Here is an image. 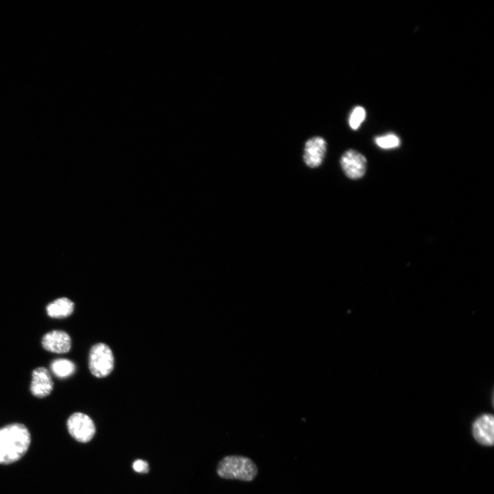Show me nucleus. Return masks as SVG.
Returning a JSON list of instances; mask_svg holds the SVG:
<instances>
[{
    "mask_svg": "<svg viewBox=\"0 0 494 494\" xmlns=\"http://www.w3.org/2000/svg\"><path fill=\"white\" fill-rule=\"evenodd\" d=\"M41 344L43 347L49 352L65 353L71 349V339L64 331L52 330L43 336Z\"/></svg>",
    "mask_w": 494,
    "mask_h": 494,
    "instance_id": "8",
    "label": "nucleus"
},
{
    "mask_svg": "<svg viewBox=\"0 0 494 494\" xmlns=\"http://www.w3.org/2000/svg\"><path fill=\"white\" fill-rule=\"evenodd\" d=\"M366 110L357 106L353 108L349 117V125L354 130H357L366 118Z\"/></svg>",
    "mask_w": 494,
    "mask_h": 494,
    "instance_id": "13",
    "label": "nucleus"
},
{
    "mask_svg": "<svg viewBox=\"0 0 494 494\" xmlns=\"http://www.w3.org/2000/svg\"><path fill=\"white\" fill-rule=\"evenodd\" d=\"M327 150V143L324 138L316 136L309 139L304 147L303 160L311 168L321 165Z\"/></svg>",
    "mask_w": 494,
    "mask_h": 494,
    "instance_id": "7",
    "label": "nucleus"
},
{
    "mask_svg": "<svg viewBox=\"0 0 494 494\" xmlns=\"http://www.w3.org/2000/svg\"><path fill=\"white\" fill-rule=\"evenodd\" d=\"M217 473L223 478L251 481L256 476L257 469L255 464L247 457L228 456L219 462Z\"/></svg>",
    "mask_w": 494,
    "mask_h": 494,
    "instance_id": "2",
    "label": "nucleus"
},
{
    "mask_svg": "<svg viewBox=\"0 0 494 494\" xmlns=\"http://www.w3.org/2000/svg\"><path fill=\"white\" fill-rule=\"evenodd\" d=\"M375 144L382 149H392L400 145L401 141L394 133H388L375 138Z\"/></svg>",
    "mask_w": 494,
    "mask_h": 494,
    "instance_id": "12",
    "label": "nucleus"
},
{
    "mask_svg": "<svg viewBox=\"0 0 494 494\" xmlns=\"http://www.w3.org/2000/svg\"><path fill=\"white\" fill-rule=\"evenodd\" d=\"M366 158L355 150H348L340 158L341 167L347 177L351 179L362 178L366 169Z\"/></svg>",
    "mask_w": 494,
    "mask_h": 494,
    "instance_id": "5",
    "label": "nucleus"
},
{
    "mask_svg": "<svg viewBox=\"0 0 494 494\" xmlns=\"http://www.w3.org/2000/svg\"><path fill=\"white\" fill-rule=\"evenodd\" d=\"M51 371L58 378H66L73 375L75 370L74 363L64 358L53 360L50 364Z\"/></svg>",
    "mask_w": 494,
    "mask_h": 494,
    "instance_id": "11",
    "label": "nucleus"
},
{
    "mask_svg": "<svg viewBox=\"0 0 494 494\" xmlns=\"http://www.w3.org/2000/svg\"><path fill=\"white\" fill-rule=\"evenodd\" d=\"M132 469L138 473H148L149 471V464L145 460L138 459L132 463Z\"/></svg>",
    "mask_w": 494,
    "mask_h": 494,
    "instance_id": "14",
    "label": "nucleus"
},
{
    "mask_svg": "<svg viewBox=\"0 0 494 494\" xmlns=\"http://www.w3.org/2000/svg\"><path fill=\"white\" fill-rule=\"evenodd\" d=\"M472 434L475 440L482 445L491 446L494 443V419L490 414L478 416L473 423Z\"/></svg>",
    "mask_w": 494,
    "mask_h": 494,
    "instance_id": "6",
    "label": "nucleus"
},
{
    "mask_svg": "<svg viewBox=\"0 0 494 494\" xmlns=\"http://www.w3.org/2000/svg\"><path fill=\"white\" fill-rule=\"evenodd\" d=\"M89 367L93 375L98 378L108 376L114 368V356L104 343L93 345L89 352Z\"/></svg>",
    "mask_w": 494,
    "mask_h": 494,
    "instance_id": "3",
    "label": "nucleus"
},
{
    "mask_svg": "<svg viewBox=\"0 0 494 494\" xmlns=\"http://www.w3.org/2000/svg\"><path fill=\"white\" fill-rule=\"evenodd\" d=\"M74 307L72 301L66 297H61L49 303L46 307V311L51 318H62L71 315Z\"/></svg>",
    "mask_w": 494,
    "mask_h": 494,
    "instance_id": "10",
    "label": "nucleus"
},
{
    "mask_svg": "<svg viewBox=\"0 0 494 494\" xmlns=\"http://www.w3.org/2000/svg\"><path fill=\"white\" fill-rule=\"evenodd\" d=\"M67 426L70 435L80 443L90 441L95 433L93 420L82 412H75L68 419Z\"/></svg>",
    "mask_w": 494,
    "mask_h": 494,
    "instance_id": "4",
    "label": "nucleus"
},
{
    "mask_svg": "<svg viewBox=\"0 0 494 494\" xmlns=\"http://www.w3.org/2000/svg\"><path fill=\"white\" fill-rule=\"evenodd\" d=\"M31 443L28 429L21 423H12L0 428V464H9L20 460Z\"/></svg>",
    "mask_w": 494,
    "mask_h": 494,
    "instance_id": "1",
    "label": "nucleus"
},
{
    "mask_svg": "<svg viewBox=\"0 0 494 494\" xmlns=\"http://www.w3.org/2000/svg\"><path fill=\"white\" fill-rule=\"evenodd\" d=\"M54 382L49 370L45 367H38L32 373L30 390L36 397L43 398L51 392Z\"/></svg>",
    "mask_w": 494,
    "mask_h": 494,
    "instance_id": "9",
    "label": "nucleus"
}]
</instances>
